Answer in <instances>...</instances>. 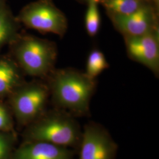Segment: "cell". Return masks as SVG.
<instances>
[{
  "label": "cell",
  "mask_w": 159,
  "mask_h": 159,
  "mask_svg": "<svg viewBox=\"0 0 159 159\" xmlns=\"http://www.w3.org/2000/svg\"><path fill=\"white\" fill-rule=\"evenodd\" d=\"M154 1L156 5L159 4V0H154Z\"/></svg>",
  "instance_id": "e0dca14e"
},
{
  "label": "cell",
  "mask_w": 159,
  "mask_h": 159,
  "mask_svg": "<svg viewBox=\"0 0 159 159\" xmlns=\"http://www.w3.org/2000/svg\"><path fill=\"white\" fill-rule=\"evenodd\" d=\"M48 97L46 86L32 83L22 87L14 96L12 103L19 119L29 121L34 119L43 110Z\"/></svg>",
  "instance_id": "8992f818"
},
{
  "label": "cell",
  "mask_w": 159,
  "mask_h": 159,
  "mask_svg": "<svg viewBox=\"0 0 159 159\" xmlns=\"http://www.w3.org/2000/svg\"><path fill=\"white\" fill-rule=\"evenodd\" d=\"M129 56L141 63L154 74L159 71V41L158 29L135 37H124Z\"/></svg>",
  "instance_id": "52a82bcc"
},
{
  "label": "cell",
  "mask_w": 159,
  "mask_h": 159,
  "mask_svg": "<svg viewBox=\"0 0 159 159\" xmlns=\"http://www.w3.org/2000/svg\"><path fill=\"white\" fill-rule=\"evenodd\" d=\"M10 124V118L6 108L0 104V130L5 129Z\"/></svg>",
  "instance_id": "2e32d148"
},
{
  "label": "cell",
  "mask_w": 159,
  "mask_h": 159,
  "mask_svg": "<svg viewBox=\"0 0 159 159\" xmlns=\"http://www.w3.org/2000/svg\"><path fill=\"white\" fill-rule=\"evenodd\" d=\"M2 1V0H0V7H1V4Z\"/></svg>",
  "instance_id": "ac0fdd59"
},
{
  "label": "cell",
  "mask_w": 159,
  "mask_h": 159,
  "mask_svg": "<svg viewBox=\"0 0 159 159\" xmlns=\"http://www.w3.org/2000/svg\"><path fill=\"white\" fill-rule=\"evenodd\" d=\"M16 159H73L71 148L49 143L31 141L20 148Z\"/></svg>",
  "instance_id": "9c48e42d"
},
{
  "label": "cell",
  "mask_w": 159,
  "mask_h": 159,
  "mask_svg": "<svg viewBox=\"0 0 159 159\" xmlns=\"http://www.w3.org/2000/svg\"><path fill=\"white\" fill-rule=\"evenodd\" d=\"M20 67L14 61L0 57V96L12 91L21 83Z\"/></svg>",
  "instance_id": "30bf717a"
},
{
  "label": "cell",
  "mask_w": 159,
  "mask_h": 159,
  "mask_svg": "<svg viewBox=\"0 0 159 159\" xmlns=\"http://www.w3.org/2000/svg\"><path fill=\"white\" fill-rule=\"evenodd\" d=\"M51 91L60 107L75 114H86L96 87V80L73 69L58 70L51 75Z\"/></svg>",
  "instance_id": "6da1fadb"
},
{
  "label": "cell",
  "mask_w": 159,
  "mask_h": 159,
  "mask_svg": "<svg viewBox=\"0 0 159 159\" xmlns=\"http://www.w3.org/2000/svg\"><path fill=\"white\" fill-rule=\"evenodd\" d=\"M97 0H89L85 17V26L87 34L90 37L96 36L98 33L101 20L97 5Z\"/></svg>",
  "instance_id": "5bb4252c"
},
{
  "label": "cell",
  "mask_w": 159,
  "mask_h": 159,
  "mask_svg": "<svg viewBox=\"0 0 159 159\" xmlns=\"http://www.w3.org/2000/svg\"><path fill=\"white\" fill-rule=\"evenodd\" d=\"M103 3L110 15H127L143 6L140 0H104Z\"/></svg>",
  "instance_id": "7c38bea8"
},
{
  "label": "cell",
  "mask_w": 159,
  "mask_h": 159,
  "mask_svg": "<svg viewBox=\"0 0 159 159\" xmlns=\"http://www.w3.org/2000/svg\"><path fill=\"white\" fill-rule=\"evenodd\" d=\"M18 21L29 29L63 37L67 30V21L63 13L47 2L29 6L21 12Z\"/></svg>",
  "instance_id": "277c9868"
},
{
  "label": "cell",
  "mask_w": 159,
  "mask_h": 159,
  "mask_svg": "<svg viewBox=\"0 0 159 159\" xmlns=\"http://www.w3.org/2000/svg\"><path fill=\"white\" fill-rule=\"evenodd\" d=\"M18 25L10 13L5 8L0 7V50L11 44L19 36Z\"/></svg>",
  "instance_id": "8fae6325"
},
{
  "label": "cell",
  "mask_w": 159,
  "mask_h": 159,
  "mask_svg": "<svg viewBox=\"0 0 159 159\" xmlns=\"http://www.w3.org/2000/svg\"><path fill=\"white\" fill-rule=\"evenodd\" d=\"M20 68L29 75L44 77L52 72L57 58L56 44L33 36H18L10 44Z\"/></svg>",
  "instance_id": "7a4b0ae2"
},
{
  "label": "cell",
  "mask_w": 159,
  "mask_h": 159,
  "mask_svg": "<svg viewBox=\"0 0 159 159\" xmlns=\"http://www.w3.org/2000/svg\"><path fill=\"white\" fill-rule=\"evenodd\" d=\"M109 67L108 62L102 51L94 49L90 52L87 58L85 74L90 79L97 77Z\"/></svg>",
  "instance_id": "4fadbf2b"
},
{
  "label": "cell",
  "mask_w": 159,
  "mask_h": 159,
  "mask_svg": "<svg viewBox=\"0 0 159 159\" xmlns=\"http://www.w3.org/2000/svg\"><path fill=\"white\" fill-rule=\"evenodd\" d=\"M8 140L0 134V159H7L10 150Z\"/></svg>",
  "instance_id": "9a60e30c"
},
{
  "label": "cell",
  "mask_w": 159,
  "mask_h": 159,
  "mask_svg": "<svg viewBox=\"0 0 159 159\" xmlns=\"http://www.w3.org/2000/svg\"><path fill=\"white\" fill-rule=\"evenodd\" d=\"M88 1H89V0H88ZM97 1H98V0H97Z\"/></svg>",
  "instance_id": "d6986e66"
},
{
  "label": "cell",
  "mask_w": 159,
  "mask_h": 159,
  "mask_svg": "<svg viewBox=\"0 0 159 159\" xmlns=\"http://www.w3.org/2000/svg\"><path fill=\"white\" fill-rule=\"evenodd\" d=\"M79 148V159H114L117 151L108 132L93 123L84 126Z\"/></svg>",
  "instance_id": "5b68a950"
},
{
  "label": "cell",
  "mask_w": 159,
  "mask_h": 159,
  "mask_svg": "<svg viewBox=\"0 0 159 159\" xmlns=\"http://www.w3.org/2000/svg\"><path fill=\"white\" fill-rule=\"evenodd\" d=\"M31 141L44 142L64 148H79L82 131L67 113L52 114L33 125L29 131Z\"/></svg>",
  "instance_id": "3957f363"
},
{
  "label": "cell",
  "mask_w": 159,
  "mask_h": 159,
  "mask_svg": "<svg viewBox=\"0 0 159 159\" xmlns=\"http://www.w3.org/2000/svg\"><path fill=\"white\" fill-rule=\"evenodd\" d=\"M114 26L124 37H135L147 34L157 29L153 13L146 6H141L127 15H110Z\"/></svg>",
  "instance_id": "ba28073f"
}]
</instances>
